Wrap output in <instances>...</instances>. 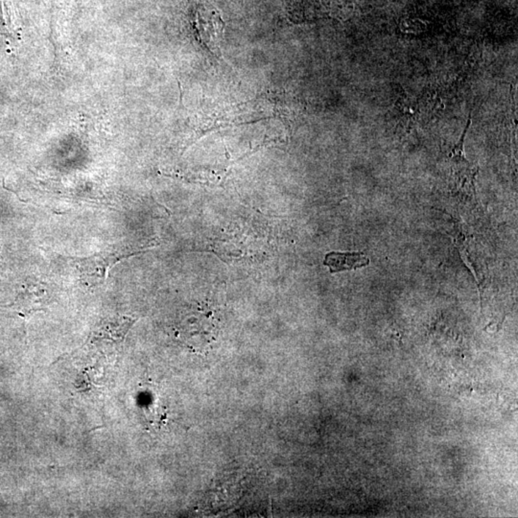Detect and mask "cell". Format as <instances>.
<instances>
[{"label":"cell","mask_w":518,"mask_h":518,"mask_svg":"<svg viewBox=\"0 0 518 518\" xmlns=\"http://www.w3.org/2000/svg\"><path fill=\"white\" fill-rule=\"evenodd\" d=\"M136 255V250L118 244L88 258H70L74 277L85 287L95 288L104 285L107 271L124 258Z\"/></svg>","instance_id":"obj_1"},{"label":"cell","mask_w":518,"mask_h":518,"mask_svg":"<svg viewBox=\"0 0 518 518\" xmlns=\"http://www.w3.org/2000/svg\"><path fill=\"white\" fill-rule=\"evenodd\" d=\"M48 304L49 296L46 289L43 286L34 285L19 294L10 308L26 319L33 313L45 310Z\"/></svg>","instance_id":"obj_2"},{"label":"cell","mask_w":518,"mask_h":518,"mask_svg":"<svg viewBox=\"0 0 518 518\" xmlns=\"http://www.w3.org/2000/svg\"><path fill=\"white\" fill-rule=\"evenodd\" d=\"M471 125V115H470V117H468L467 126H465L464 133L462 134L461 139H460V142L458 144L455 146V148H454V150L452 151V156H459L461 157L462 159H464V140L465 136H467V133L468 131V129H470V127Z\"/></svg>","instance_id":"obj_5"},{"label":"cell","mask_w":518,"mask_h":518,"mask_svg":"<svg viewBox=\"0 0 518 518\" xmlns=\"http://www.w3.org/2000/svg\"><path fill=\"white\" fill-rule=\"evenodd\" d=\"M324 265L329 267L330 273L349 271L365 267L370 264V260L362 253H327L324 260Z\"/></svg>","instance_id":"obj_4"},{"label":"cell","mask_w":518,"mask_h":518,"mask_svg":"<svg viewBox=\"0 0 518 518\" xmlns=\"http://www.w3.org/2000/svg\"><path fill=\"white\" fill-rule=\"evenodd\" d=\"M264 106L274 117L283 121H294L300 115L299 102L285 92H268L263 96Z\"/></svg>","instance_id":"obj_3"}]
</instances>
